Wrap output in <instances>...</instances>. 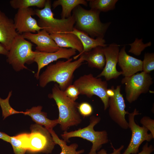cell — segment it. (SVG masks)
Listing matches in <instances>:
<instances>
[{
	"label": "cell",
	"instance_id": "cell-1",
	"mask_svg": "<svg viewBox=\"0 0 154 154\" xmlns=\"http://www.w3.org/2000/svg\"><path fill=\"white\" fill-rule=\"evenodd\" d=\"M72 60L73 58H71L66 61L59 60L55 64L48 65L39 76L40 86L44 88L49 82H56L60 88L64 91L72 84L74 72L84 61L81 56L78 60Z\"/></svg>",
	"mask_w": 154,
	"mask_h": 154
},
{
	"label": "cell",
	"instance_id": "cell-2",
	"mask_svg": "<svg viewBox=\"0 0 154 154\" xmlns=\"http://www.w3.org/2000/svg\"><path fill=\"white\" fill-rule=\"evenodd\" d=\"M48 97L56 103L59 111L58 124L62 130L67 131L70 127L81 123L82 119L78 109L79 104L67 97L57 84H54Z\"/></svg>",
	"mask_w": 154,
	"mask_h": 154
},
{
	"label": "cell",
	"instance_id": "cell-3",
	"mask_svg": "<svg viewBox=\"0 0 154 154\" xmlns=\"http://www.w3.org/2000/svg\"><path fill=\"white\" fill-rule=\"evenodd\" d=\"M72 12L75 21L74 28L93 38H104L110 23L102 22L100 18V12L91 9H86L79 5Z\"/></svg>",
	"mask_w": 154,
	"mask_h": 154
},
{
	"label": "cell",
	"instance_id": "cell-4",
	"mask_svg": "<svg viewBox=\"0 0 154 154\" xmlns=\"http://www.w3.org/2000/svg\"><path fill=\"white\" fill-rule=\"evenodd\" d=\"M35 10L39 18L38 25L50 34L70 32L74 28L75 19L73 15L66 19H58L54 17L50 0H46L44 7Z\"/></svg>",
	"mask_w": 154,
	"mask_h": 154
},
{
	"label": "cell",
	"instance_id": "cell-5",
	"mask_svg": "<svg viewBox=\"0 0 154 154\" xmlns=\"http://www.w3.org/2000/svg\"><path fill=\"white\" fill-rule=\"evenodd\" d=\"M90 123L87 126L82 128L69 132L64 131L61 136L63 140L69 142V138L72 137H79L87 140L92 143V146L88 154H97L102 145L109 141L108 133L105 130L95 131L94 126L100 121V117L92 116L90 117Z\"/></svg>",
	"mask_w": 154,
	"mask_h": 154
},
{
	"label": "cell",
	"instance_id": "cell-6",
	"mask_svg": "<svg viewBox=\"0 0 154 154\" xmlns=\"http://www.w3.org/2000/svg\"><path fill=\"white\" fill-rule=\"evenodd\" d=\"M33 46L22 35L19 34L15 38L7 56V61L15 71L28 69L25 64L34 62Z\"/></svg>",
	"mask_w": 154,
	"mask_h": 154
},
{
	"label": "cell",
	"instance_id": "cell-7",
	"mask_svg": "<svg viewBox=\"0 0 154 154\" xmlns=\"http://www.w3.org/2000/svg\"><path fill=\"white\" fill-rule=\"evenodd\" d=\"M74 84L78 89L80 94L85 95L90 98L96 96L102 100L104 110L108 108L109 98L106 94L108 83L107 81L95 77L92 74L80 76L74 82Z\"/></svg>",
	"mask_w": 154,
	"mask_h": 154
},
{
	"label": "cell",
	"instance_id": "cell-8",
	"mask_svg": "<svg viewBox=\"0 0 154 154\" xmlns=\"http://www.w3.org/2000/svg\"><path fill=\"white\" fill-rule=\"evenodd\" d=\"M121 83L125 84L126 98L131 104L136 100L141 94L148 92L153 81L149 74L142 71L129 77H124Z\"/></svg>",
	"mask_w": 154,
	"mask_h": 154
},
{
	"label": "cell",
	"instance_id": "cell-9",
	"mask_svg": "<svg viewBox=\"0 0 154 154\" xmlns=\"http://www.w3.org/2000/svg\"><path fill=\"white\" fill-rule=\"evenodd\" d=\"M28 150L32 152L51 153L56 144L50 133L45 127L37 124L31 125Z\"/></svg>",
	"mask_w": 154,
	"mask_h": 154
},
{
	"label": "cell",
	"instance_id": "cell-10",
	"mask_svg": "<svg viewBox=\"0 0 154 154\" xmlns=\"http://www.w3.org/2000/svg\"><path fill=\"white\" fill-rule=\"evenodd\" d=\"M141 114L136 108L128 116L129 128L131 132V136L129 143L122 154H136L138 153L140 146L145 141L150 142L153 137L149 130L145 127L140 126L137 124L135 120L136 116Z\"/></svg>",
	"mask_w": 154,
	"mask_h": 154
},
{
	"label": "cell",
	"instance_id": "cell-11",
	"mask_svg": "<svg viewBox=\"0 0 154 154\" xmlns=\"http://www.w3.org/2000/svg\"><path fill=\"white\" fill-rule=\"evenodd\" d=\"M121 85H118L114 88L115 95L109 98L108 113L113 121L122 129H127L129 128V125L125 117L129 113L125 110L126 106L121 93Z\"/></svg>",
	"mask_w": 154,
	"mask_h": 154
},
{
	"label": "cell",
	"instance_id": "cell-12",
	"mask_svg": "<svg viewBox=\"0 0 154 154\" xmlns=\"http://www.w3.org/2000/svg\"><path fill=\"white\" fill-rule=\"evenodd\" d=\"M34 15L35 10L31 7L18 9L13 20L18 34L36 33L43 29L38 25L37 21L33 17Z\"/></svg>",
	"mask_w": 154,
	"mask_h": 154
},
{
	"label": "cell",
	"instance_id": "cell-13",
	"mask_svg": "<svg viewBox=\"0 0 154 154\" xmlns=\"http://www.w3.org/2000/svg\"><path fill=\"white\" fill-rule=\"evenodd\" d=\"M120 45L112 43L103 47L106 59L105 66L101 72L96 77L103 76L106 81L116 79L122 75V71H118L116 68L118 63Z\"/></svg>",
	"mask_w": 154,
	"mask_h": 154
},
{
	"label": "cell",
	"instance_id": "cell-14",
	"mask_svg": "<svg viewBox=\"0 0 154 154\" xmlns=\"http://www.w3.org/2000/svg\"><path fill=\"white\" fill-rule=\"evenodd\" d=\"M76 50L72 48H60L57 51L52 52L34 51V62L37 65L38 69L35 77L38 79L41 70L53 61L61 58L69 59L76 54Z\"/></svg>",
	"mask_w": 154,
	"mask_h": 154
},
{
	"label": "cell",
	"instance_id": "cell-15",
	"mask_svg": "<svg viewBox=\"0 0 154 154\" xmlns=\"http://www.w3.org/2000/svg\"><path fill=\"white\" fill-rule=\"evenodd\" d=\"M22 35L25 38L30 40L36 45V51L52 52L57 51L60 48L50 34L44 29L37 33H25Z\"/></svg>",
	"mask_w": 154,
	"mask_h": 154
},
{
	"label": "cell",
	"instance_id": "cell-16",
	"mask_svg": "<svg viewBox=\"0 0 154 154\" xmlns=\"http://www.w3.org/2000/svg\"><path fill=\"white\" fill-rule=\"evenodd\" d=\"M19 35L13 20L0 10V43L9 51L14 39Z\"/></svg>",
	"mask_w": 154,
	"mask_h": 154
},
{
	"label": "cell",
	"instance_id": "cell-17",
	"mask_svg": "<svg viewBox=\"0 0 154 154\" xmlns=\"http://www.w3.org/2000/svg\"><path fill=\"white\" fill-rule=\"evenodd\" d=\"M118 64L125 77H129L142 71L143 61L127 54L124 46L119 51Z\"/></svg>",
	"mask_w": 154,
	"mask_h": 154
},
{
	"label": "cell",
	"instance_id": "cell-18",
	"mask_svg": "<svg viewBox=\"0 0 154 154\" xmlns=\"http://www.w3.org/2000/svg\"><path fill=\"white\" fill-rule=\"evenodd\" d=\"M51 37L60 48H70L77 50L79 53L83 50L82 45L75 35L68 33L50 34Z\"/></svg>",
	"mask_w": 154,
	"mask_h": 154
},
{
	"label": "cell",
	"instance_id": "cell-19",
	"mask_svg": "<svg viewBox=\"0 0 154 154\" xmlns=\"http://www.w3.org/2000/svg\"><path fill=\"white\" fill-rule=\"evenodd\" d=\"M68 33L76 35L81 41L83 47L82 52L73 57L74 60L76 59L83 53L90 51L93 48L98 46L104 47L107 45L105 44V40L102 38H93L86 33L74 28L72 31Z\"/></svg>",
	"mask_w": 154,
	"mask_h": 154
},
{
	"label": "cell",
	"instance_id": "cell-20",
	"mask_svg": "<svg viewBox=\"0 0 154 154\" xmlns=\"http://www.w3.org/2000/svg\"><path fill=\"white\" fill-rule=\"evenodd\" d=\"M42 107L38 106L33 107L29 109H27L24 114L30 116L37 124L42 126L48 131L53 129L58 122V119L51 120L47 118L46 113L42 112Z\"/></svg>",
	"mask_w": 154,
	"mask_h": 154
},
{
	"label": "cell",
	"instance_id": "cell-21",
	"mask_svg": "<svg viewBox=\"0 0 154 154\" xmlns=\"http://www.w3.org/2000/svg\"><path fill=\"white\" fill-rule=\"evenodd\" d=\"M103 47L97 46L90 51L83 53L80 56H82L84 61L87 62L90 67L103 69L106 63Z\"/></svg>",
	"mask_w": 154,
	"mask_h": 154
},
{
	"label": "cell",
	"instance_id": "cell-22",
	"mask_svg": "<svg viewBox=\"0 0 154 154\" xmlns=\"http://www.w3.org/2000/svg\"><path fill=\"white\" fill-rule=\"evenodd\" d=\"M80 5L87 6V1L84 0H57L53 2L52 5L53 9L60 5L62 8L60 14L61 18L66 19L71 17L73 10Z\"/></svg>",
	"mask_w": 154,
	"mask_h": 154
},
{
	"label": "cell",
	"instance_id": "cell-23",
	"mask_svg": "<svg viewBox=\"0 0 154 154\" xmlns=\"http://www.w3.org/2000/svg\"><path fill=\"white\" fill-rule=\"evenodd\" d=\"M29 133H23L10 137V143L15 154H25L28 150Z\"/></svg>",
	"mask_w": 154,
	"mask_h": 154
},
{
	"label": "cell",
	"instance_id": "cell-24",
	"mask_svg": "<svg viewBox=\"0 0 154 154\" xmlns=\"http://www.w3.org/2000/svg\"><path fill=\"white\" fill-rule=\"evenodd\" d=\"M49 131L54 142L56 144L59 145L61 148V151L59 154H81L84 152V149L76 150L78 147L77 143H73L68 145L66 142L63 139H60L53 129Z\"/></svg>",
	"mask_w": 154,
	"mask_h": 154
},
{
	"label": "cell",
	"instance_id": "cell-25",
	"mask_svg": "<svg viewBox=\"0 0 154 154\" xmlns=\"http://www.w3.org/2000/svg\"><path fill=\"white\" fill-rule=\"evenodd\" d=\"M90 9L101 12H107L113 10L117 0H89Z\"/></svg>",
	"mask_w": 154,
	"mask_h": 154
},
{
	"label": "cell",
	"instance_id": "cell-26",
	"mask_svg": "<svg viewBox=\"0 0 154 154\" xmlns=\"http://www.w3.org/2000/svg\"><path fill=\"white\" fill-rule=\"evenodd\" d=\"M46 0H11L9 3L12 8L15 9L27 8L31 7H36L43 8Z\"/></svg>",
	"mask_w": 154,
	"mask_h": 154
},
{
	"label": "cell",
	"instance_id": "cell-27",
	"mask_svg": "<svg viewBox=\"0 0 154 154\" xmlns=\"http://www.w3.org/2000/svg\"><path fill=\"white\" fill-rule=\"evenodd\" d=\"M12 91L9 92L7 97L5 99H3L0 97V106L1 108L3 119L10 115L22 113L23 114L24 112L18 111L13 109L9 103V99L12 95Z\"/></svg>",
	"mask_w": 154,
	"mask_h": 154
},
{
	"label": "cell",
	"instance_id": "cell-28",
	"mask_svg": "<svg viewBox=\"0 0 154 154\" xmlns=\"http://www.w3.org/2000/svg\"><path fill=\"white\" fill-rule=\"evenodd\" d=\"M154 70V54L153 53H145L143 61L142 71L149 74Z\"/></svg>",
	"mask_w": 154,
	"mask_h": 154
},
{
	"label": "cell",
	"instance_id": "cell-29",
	"mask_svg": "<svg viewBox=\"0 0 154 154\" xmlns=\"http://www.w3.org/2000/svg\"><path fill=\"white\" fill-rule=\"evenodd\" d=\"M78 109L80 114L84 117L91 116L93 112L92 106L89 103L86 102H82L79 104Z\"/></svg>",
	"mask_w": 154,
	"mask_h": 154
},
{
	"label": "cell",
	"instance_id": "cell-30",
	"mask_svg": "<svg viewBox=\"0 0 154 154\" xmlns=\"http://www.w3.org/2000/svg\"><path fill=\"white\" fill-rule=\"evenodd\" d=\"M64 92L67 97L74 101L78 99L80 94L78 89L74 84L69 86Z\"/></svg>",
	"mask_w": 154,
	"mask_h": 154
},
{
	"label": "cell",
	"instance_id": "cell-31",
	"mask_svg": "<svg viewBox=\"0 0 154 154\" xmlns=\"http://www.w3.org/2000/svg\"><path fill=\"white\" fill-rule=\"evenodd\" d=\"M140 122L149 131L154 137V120L147 116H144L140 119Z\"/></svg>",
	"mask_w": 154,
	"mask_h": 154
},
{
	"label": "cell",
	"instance_id": "cell-32",
	"mask_svg": "<svg viewBox=\"0 0 154 154\" xmlns=\"http://www.w3.org/2000/svg\"><path fill=\"white\" fill-rule=\"evenodd\" d=\"M111 147L113 149V152L110 153H107V151L104 149H102L99 151L97 154H121V151L124 148L123 145H121L119 148L115 149L113 146L112 143H111Z\"/></svg>",
	"mask_w": 154,
	"mask_h": 154
},
{
	"label": "cell",
	"instance_id": "cell-33",
	"mask_svg": "<svg viewBox=\"0 0 154 154\" xmlns=\"http://www.w3.org/2000/svg\"><path fill=\"white\" fill-rule=\"evenodd\" d=\"M154 149L153 146L151 145H149L147 142L143 146L142 151L137 154H151L153 151Z\"/></svg>",
	"mask_w": 154,
	"mask_h": 154
},
{
	"label": "cell",
	"instance_id": "cell-34",
	"mask_svg": "<svg viewBox=\"0 0 154 154\" xmlns=\"http://www.w3.org/2000/svg\"><path fill=\"white\" fill-rule=\"evenodd\" d=\"M10 137L4 132L0 131V139L7 142L10 143Z\"/></svg>",
	"mask_w": 154,
	"mask_h": 154
},
{
	"label": "cell",
	"instance_id": "cell-35",
	"mask_svg": "<svg viewBox=\"0 0 154 154\" xmlns=\"http://www.w3.org/2000/svg\"><path fill=\"white\" fill-rule=\"evenodd\" d=\"M114 87L113 86H111L110 89H108L106 91V94L109 98L112 97L114 96Z\"/></svg>",
	"mask_w": 154,
	"mask_h": 154
},
{
	"label": "cell",
	"instance_id": "cell-36",
	"mask_svg": "<svg viewBox=\"0 0 154 154\" xmlns=\"http://www.w3.org/2000/svg\"><path fill=\"white\" fill-rule=\"evenodd\" d=\"M8 51L5 47L1 44L0 43V54L7 55Z\"/></svg>",
	"mask_w": 154,
	"mask_h": 154
}]
</instances>
